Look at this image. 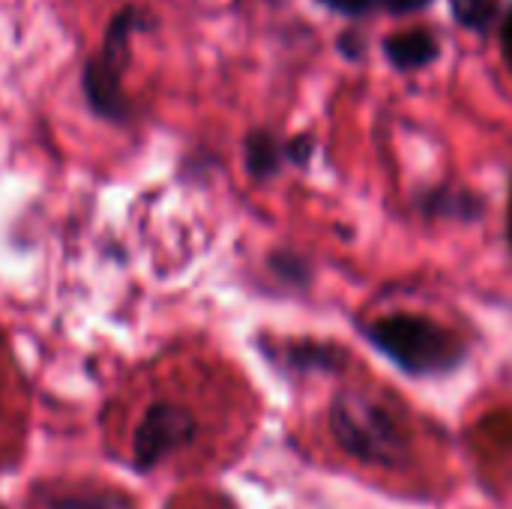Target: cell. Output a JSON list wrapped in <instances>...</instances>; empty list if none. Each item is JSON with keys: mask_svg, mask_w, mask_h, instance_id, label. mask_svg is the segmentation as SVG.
Segmentation results:
<instances>
[{"mask_svg": "<svg viewBox=\"0 0 512 509\" xmlns=\"http://www.w3.org/2000/svg\"><path fill=\"white\" fill-rule=\"evenodd\" d=\"M327 426L336 444L360 465L399 471L414 456L411 426L387 399L345 387L333 396Z\"/></svg>", "mask_w": 512, "mask_h": 509, "instance_id": "obj_1", "label": "cell"}, {"mask_svg": "<svg viewBox=\"0 0 512 509\" xmlns=\"http://www.w3.org/2000/svg\"><path fill=\"white\" fill-rule=\"evenodd\" d=\"M156 18L135 6L126 3L120 6L102 33V42L93 54H87L81 66V96L87 111L111 126H129L135 120V105L126 93V69L132 63V36L153 30Z\"/></svg>", "mask_w": 512, "mask_h": 509, "instance_id": "obj_2", "label": "cell"}, {"mask_svg": "<svg viewBox=\"0 0 512 509\" xmlns=\"http://www.w3.org/2000/svg\"><path fill=\"white\" fill-rule=\"evenodd\" d=\"M360 333L381 357L414 378L450 375L468 357L465 339L429 315L390 312L363 324Z\"/></svg>", "mask_w": 512, "mask_h": 509, "instance_id": "obj_3", "label": "cell"}, {"mask_svg": "<svg viewBox=\"0 0 512 509\" xmlns=\"http://www.w3.org/2000/svg\"><path fill=\"white\" fill-rule=\"evenodd\" d=\"M198 438L195 414L180 402H153L144 408L132 435V468L138 474L153 471L165 459L192 447Z\"/></svg>", "mask_w": 512, "mask_h": 509, "instance_id": "obj_4", "label": "cell"}, {"mask_svg": "<svg viewBox=\"0 0 512 509\" xmlns=\"http://www.w3.org/2000/svg\"><path fill=\"white\" fill-rule=\"evenodd\" d=\"M381 51L396 72H420L441 57V39L429 27H408L387 33L381 39Z\"/></svg>", "mask_w": 512, "mask_h": 509, "instance_id": "obj_5", "label": "cell"}, {"mask_svg": "<svg viewBox=\"0 0 512 509\" xmlns=\"http://www.w3.org/2000/svg\"><path fill=\"white\" fill-rule=\"evenodd\" d=\"M417 210L426 219H447V222H480L486 216V201L465 189V186H429L420 189L414 198Z\"/></svg>", "mask_w": 512, "mask_h": 509, "instance_id": "obj_6", "label": "cell"}, {"mask_svg": "<svg viewBox=\"0 0 512 509\" xmlns=\"http://www.w3.org/2000/svg\"><path fill=\"white\" fill-rule=\"evenodd\" d=\"M270 360H276L279 366L291 369V372H324V375H333V372H342L345 369V360L348 354L339 348V345H330V342H312V339H297V342H285V345H276L267 351Z\"/></svg>", "mask_w": 512, "mask_h": 509, "instance_id": "obj_7", "label": "cell"}, {"mask_svg": "<svg viewBox=\"0 0 512 509\" xmlns=\"http://www.w3.org/2000/svg\"><path fill=\"white\" fill-rule=\"evenodd\" d=\"M285 138L273 129H249L243 138V168L255 183H270L285 168Z\"/></svg>", "mask_w": 512, "mask_h": 509, "instance_id": "obj_8", "label": "cell"}, {"mask_svg": "<svg viewBox=\"0 0 512 509\" xmlns=\"http://www.w3.org/2000/svg\"><path fill=\"white\" fill-rule=\"evenodd\" d=\"M504 0H450V15L471 33H489L504 18Z\"/></svg>", "mask_w": 512, "mask_h": 509, "instance_id": "obj_9", "label": "cell"}, {"mask_svg": "<svg viewBox=\"0 0 512 509\" xmlns=\"http://www.w3.org/2000/svg\"><path fill=\"white\" fill-rule=\"evenodd\" d=\"M267 270L288 288H309L315 279V267L306 255L294 249H273L267 255Z\"/></svg>", "mask_w": 512, "mask_h": 509, "instance_id": "obj_10", "label": "cell"}, {"mask_svg": "<svg viewBox=\"0 0 512 509\" xmlns=\"http://www.w3.org/2000/svg\"><path fill=\"white\" fill-rule=\"evenodd\" d=\"M48 509H135V504L120 492H99V495H63L51 501Z\"/></svg>", "mask_w": 512, "mask_h": 509, "instance_id": "obj_11", "label": "cell"}, {"mask_svg": "<svg viewBox=\"0 0 512 509\" xmlns=\"http://www.w3.org/2000/svg\"><path fill=\"white\" fill-rule=\"evenodd\" d=\"M315 150H318V138L312 132H297L285 138V162L297 171H306L312 165Z\"/></svg>", "mask_w": 512, "mask_h": 509, "instance_id": "obj_12", "label": "cell"}, {"mask_svg": "<svg viewBox=\"0 0 512 509\" xmlns=\"http://www.w3.org/2000/svg\"><path fill=\"white\" fill-rule=\"evenodd\" d=\"M318 3L345 18H366L372 12H384V0H318Z\"/></svg>", "mask_w": 512, "mask_h": 509, "instance_id": "obj_13", "label": "cell"}, {"mask_svg": "<svg viewBox=\"0 0 512 509\" xmlns=\"http://www.w3.org/2000/svg\"><path fill=\"white\" fill-rule=\"evenodd\" d=\"M336 48H339V54H342L345 60L360 63L363 54H366V36H363L360 30H342V33L336 36Z\"/></svg>", "mask_w": 512, "mask_h": 509, "instance_id": "obj_14", "label": "cell"}, {"mask_svg": "<svg viewBox=\"0 0 512 509\" xmlns=\"http://www.w3.org/2000/svg\"><path fill=\"white\" fill-rule=\"evenodd\" d=\"M501 54H504V63H507V69L512 72V6L504 12V18H501Z\"/></svg>", "mask_w": 512, "mask_h": 509, "instance_id": "obj_15", "label": "cell"}, {"mask_svg": "<svg viewBox=\"0 0 512 509\" xmlns=\"http://www.w3.org/2000/svg\"><path fill=\"white\" fill-rule=\"evenodd\" d=\"M432 0H384V12L390 15H411V12H420L426 9Z\"/></svg>", "mask_w": 512, "mask_h": 509, "instance_id": "obj_16", "label": "cell"}, {"mask_svg": "<svg viewBox=\"0 0 512 509\" xmlns=\"http://www.w3.org/2000/svg\"><path fill=\"white\" fill-rule=\"evenodd\" d=\"M507 243L512 249V183H510V207H507Z\"/></svg>", "mask_w": 512, "mask_h": 509, "instance_id": "obj_17", "label": "cell"}]
</instances>
